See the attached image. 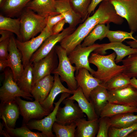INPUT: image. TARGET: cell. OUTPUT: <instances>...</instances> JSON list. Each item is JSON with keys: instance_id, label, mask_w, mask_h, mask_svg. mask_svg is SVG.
<instances>
[{"instance_id": "9c48e42d", "label": "cell", "mask_w": 137, "mask_h": 137, "mask_svg": "<svg viewBox=\"0 0 137 137\" xmlns=\"http://www.w3.org/2000/svg\"><path fill=\"white\" fill-rule=\"evenodd\" d=\"M58 59L54 47L45 57L33 63L32 85L44 77L53 74L57 68Z\"/></svg>"}, {"instance_id": "9a60e30c", "label": "cell", "mask_w": 137, "mask_h": 137, "mask_svg": "<svg viewBox=\"0 0 137 137\" xmlns=\"http://www.w3.org/2000/svg\"><path fill=\"white\" fill-rule=\"evenodd\" d=\"M8 60L10 67L13 75L14 79L16 82L19 80L24 70L22 54L18 48L15 39L13 34L11 35L8 45Z\"/></svg>"}, {"instance_id": "f5cc1de1", "label": "cell", "mask_w": 137, "mask_h": 137, "mask_svg": "<svg viewBox=\"0 0 137 137\" xmlns=\"http://www.w3.org/2000/svg\"></svg>"}, {"instance_id": "e0dca14e", "label": "cell", "mask_w": 137, "mask_h": 137, "mask_svg": "<svg viewBox=\"0 0 137 137\" xmlns=\"http://www.w3.org/2000/svg\"><path fill=\"white\" fill-rule=\"evenodd\" d=\"M108 49L112 50L115 53L116 58L115 61L116 63L122 62L126 56L137 53V48H133L122 43L117 42L100 44V47L95 49L94 52L104 55L107 53L106 51Z\"/></svg>"}, {"instance_id": "d590c367", "label": "cell", "mask_w": 137, "mask_h": 137, "mask_svg": "<svg viewBox=\"0 0 137 137\" xmlns=\"http://www.w3.org/2000/svg\"><path fill=\"white\" fill-rule=\"evenodd\" d=\"M70 5L81 18L83 23L89 17V8L92 0H70Z\"/></svg>"}, {"instance_id": "836d02e7", "label": "cell", "mask_w": 137, "mask_h": 137, "mask_svg": "<svg viewBox=\"0 0 137 137\" xmlns=\"http://www.w3.org/2000/svg\"><path fill=\"white\" fill-rule=\"evenodd\" d=\"M130 79L122 73L112 77L105 83V85L108 91L117 90L131 84Z\"/></svg>"}, {"instance_id": "8d00e7d4", "label": "cell", "mask_w": 137, "mask_h": 137, "mask_svg": "<svg viewBox=\"0 0 137 137\" xmlns=\"http://www.w3.org/2000/svg\"><path fill=\"white\" fill-rule=\"evenodd\" d=\"M122 62L125 68L123 73L130 78H137V53L129 55Z\"/></svg>"}, {"instance_id": "8fae6325", "label": "cell", "mask_w": 137, "mask_h": 137, "mask_svg": "<svg viewBox=\"0 0 137 137\" xmlns=\"http://www.w3.org/2000/svg\"><path fill=\"white\" fill-rule=\"evenodd\" d=\"M75 101L68 97L62 102L64 105L62 107H59L56 116V122L62 125H66L75 122L77 119L84 117V113Z\"/></svg>"}, {"instance_id": "681fc988", "label": "cell", "mask_w": 137, "mask_h": 137, "mask_svg": "<svg viewBox=\"0 0 137 137\" xmlns=\"http://www.w3.org/2000/svg\"><path fill=\"white\" fill-rule=\"evenodd\" d=\"M130 84L137 89V79L135 77H133L130 79Z\"/></svg>"}, {"instance_id": "6da1fadb", "label": "cell", "mask_w": 137, "mask_h": 137, "mask_svg": "<svg viewBox=\"0 0 137 137\" xmlns=\"http://www.w3.org/2000/svg\"><path fill=\"white\" fill-rule=\"evenodd\" d=\"M116 54L114 52L107 55L92 53L89 58V63L95 65L97 68L92 75L96 78L105 83L114 76L123 72L124 66L117 65L115 60Z\"/></svg>"}, {"instance_id": "f546056e", "label": "cell", "mask_w": 137, "mask_h": 137, "mask_svg": "<svg viewBox=\"0 0 137 137\" xmlns=\"http://www.w3.org/2000/svg\"><path fill=\"white\" fill-rule=\"evenodd\" d=\"M110 127L116 128H124L137 123V115L127 113L116 115L109 117Z\"/></svg>"}, {"instance_id": "484cf974", "label": "cell", "mask_w": 137, "mask_h": 137, "mask_svg": "<svg viewBox=\"0 0 137 137\" xmlns=\"http://www.w3.org/2000/svg\"><path fill=\"white\" fill-rule=\"evenodd\" d=\"M55 0H31L26 7L38 14L46 17L52 15L59 13L56 11Z\"/></svg>"}, {"instance_id": "cb8c5ba5", "label": "cell", "mask_w": 137, "mask_h": 137, "mask_svg": "<svg viewBox=\"0 0 137 137\" xmlns=\"http://www.w3.org/2000/svg\"><path fill=\"white\" fill-rule=\"evenodd\" d=\"M20 114L19 106L15 100L8 102H1L0 117H4L9 127L15 128L16 121Z\"/></svg>"}, {"instance_id": "83f0119b", "label": "cell", "mask_w": 137, "mask_h": 137, "mask_svg": "<svg viewBox=\"0 0 137 137\" xmlns=\"http://www.w3.org/2000/svg\"><path fill=\"white\" fill-rule=\"evenodd\" d=\"M3 121L4 129L9 137H47L44 133L31 131L25 124L20 127L11 128L8 127L3 116L0 117Z\"/></svg>"}, {"instance_id": "8992f818", "label": "cell", "mask_w": 137, "mask_h": 137, "mask_svg": "<svg viewBox=\"0 0 137 137\" xmlns=\"http://www.w3.org/2000/svg\"><path fill=\"white\" fill-rule=\"evenodd\" d=\"M71 94L64 92L61 93L58 101L54 102L55 106L52 111L43 119H33L29 121L26 125L30 129H35L40 131L45 134L47 137L55 136L53 133L52 126L56 121V116L60 105L65 98L69 97Z\"/></svg>"}, {"instance_id": "f6af8a7d", "label": "cell", "mask_w": 137, "mask_h": 137, "mask_svg": "<svg viewBox=\"0 0 137 137\" xmlns=\"http://www.w3.org/2000/svg\"><path fill=\"white\" fill-rule=\"evenodd\" d=\"M12 33L7 30L0 29V34L1 37L0 38V42L10 37L12 35Z\"/></svg>"}, {"instance_id": "ffe728a7", "label": "cell", "mask_w": 137, "mask_h": 137, "mask_svg": "<svg viewBox=\"0 0 137 137\" xmlns=\"http://www.w3.org/2000/svg\"><path fill=\"white\" fill-rule=\"evenodd\" d=\"M54 76L47 75L33 84L30 94L35 100L40 103L43 101L47 97L53 85Z\"/></svg>"}, {"instance_id": "e575fe53", "label": "cell", "mask_w": 137, "mask_h": 137, "mask_svg": "<svg viewBox=\"0 0 137 137\" xmlns=\"http://www.w3.org/2000/svg\"><path fill=\"white\" fill-rule=\"evenodd\" d=\"M76 126L75 122L62 125L55 122L52 126V131L56 137H75Z\"/></svg>"}, {"instance_id": "603a6c76", "label": "cell", "mask_w": 137, "mask_h": 137, "mask_svg": "<svg viewBox=\"0 0 137 137\" xmlns=\"http://www.w3.org/2000/svg\"><path fill=\"white\" fill-rule=\"evenodd\" d=\"M68 98L77 102L81 110L86 115L88 120L92 121L98 119L93 105L85 97L80 87H78L74 91L73 95Z\"/></svg>"}, {"instance_id": "277c9868", "label": "cell", "mask_w": 137, "mask_h": 137, "mask_svg": "<svg viewBox=\"0 0 137 137\" xmlns=\"http://www.w3.org/2000/svg\"><path fill=\"white\" fill-rule=\"evenodd\" d=\"M54 48L58 57L59 62L57 68L53 74H58L60 76V79L66 83L68 89L74 91L78 87L74 75L76 68L71 63L64 49L60 45H56Z\"/></svg>"}, {"instance_id": "4316f807", "label": "cell", "mask_w": 137, "mask_h": 137, "mask_svg": "<svg viewBox=\"0 0 137 137\" xmlns=\"http://www.w3.org/2000/svg\"><path fill=\"white\" fill-rule=\"evenodd\" d=\"M31 0H4L0 5L1 9L7 17L13 18L20 15Z\"/></svg>"}, {"instance_id": "ab89813d", "label": "cell", "mask_w": 137, "mask_h": 137, "mask_svg": "<svg viewBox=\"0 0 137 137\" xmlns=\"http://www.w3.org/2000/svg\"><path fill=\"white\" fill-rule=\"evenodd\" d=\"M99 126L97 137H108V132L110 125L109 117H100L98 118Z\"/></svg>"}, {"instance_id": "52a82bcc", "label": "cell", "mask_w": 137, "mask_h": 137, "mask_svg": "<svg viewBox=\"0 0 137 137\" xmlns=\"http://www.w3.org/2000/svg\"><path fill=\"white\" fill-rule=\"evenodd\" d=\"M52 35V31L45 27L38 36L26 41H22L15 39L17 47L22 55L24 68L29 63L33 54L40 47L44 41Z\"/></svg>"}, {"instance_id": "4fadbf2b", "label": "cell", "mask_w": 137, "mask_h": 137, "mask_svg": "<svg viewBox=\"0 0 137 137\" xmlns=\"http://www.w3.org/2000/svg\"><path fill=\"white\" fill-rule=\"evenodd\" d=\"M75 28L70 26L64 29L60 33L52 35L43 42L40 47L31 56L30 62H36L46 56L58 42H60L67 35L73 32Z\"/></svg>"}, {"instance_id": "44dd1931", "label": "cell", "mask_w": 137, "mask_h": 137, "mask_svg": "<svg viewBox=\"0 0 137 137\" xmlns=\"http://www.w3.org/2000/svg\"><path fill=\"white\" fill-rule=\"evenodd\" d=\"M53 85L47 97L42 102L40 103L42 107L47 112L50 113L54 108V101L59 94L66 92L73 94L74 91L65 88L62 83L59 75L54 74Z\"/></svg>"}, {"instance_id": "5bb4252c", "label": "cell", "mask_w": 137, "mask_h": 137, "mask_svg": "<svg viewBox=\"0 0 137 137\" xmlns=\"http://www.w3.org/2000/svg\"><path fill=\"white\" fill-rule=\"evenodd\" d=\"M108 92L109 102L137 108V89L131 85Z\"/></svg>"}, {"instance_id": "ba28073f", "label": "cell", "mask_w": 137, "mask_h": 137, "mask_svg": "<svg viewBox=\"0 0 137 137\" xmlns=\"http://www.w3.org/2000/svg\"><path fill=\"white\" fill-rule=\"evenodd\" d=\"M117 13L127 21L131 31H137V0H109Z\"/></svg>"}, {"instance_id": "7a4b0ae2", "label": "cell", "mask_w": 137, "mask_h": 137, "mask_svg": "<svg viewBox=\"0 0 137 137\" xmlns=\"http://www.w3.org/2000/svg\"><path fill=\"white\" fill-rule=\"evenodd\" d=\"M20 15L23 42L28 41L40 33L46 26L48 17L40 15L26 7Z\"/></svg>"}, {"instance_id": "7dc6e473", "label": "cell", "mask_w": 137, "mask_h": 137, "mask_svg": "<svg viewBox=\"0 0 137 137\" xmlns=\"http://www.w3.org/2000/svg\"><path fill=\"white\" fill-rule=\"evenodd\" d=\"M4 126L3 123H0V134L1 135L5 137H9L4 129Z\"/></svg>"}, {"instance_id": "2e32d148", "label": "cell", "mask_w": 137, "mask_h": 137, "mask_svg": "<svg viewBox=\"0 0 137 137\" xmlns=\"http://www.w3.org/2000/svg\"><path fill=\"white\" fill-rule=\"evenodd\" d=\"M92 30L81 24L73 32L60 42V45L66 50L68 55L77 46L81 44Z\"/></svg>"}, {"instance_id": "bcb514c9", "label": "cell", "mask_w": 137, "mask_h": 137, "mask_svg": "<svg viewBox=\"0 0 137 137\" xmlns=\"http://www.w3.org/2000/svg\"><path fill=\"white\" fill-rule=\"evenodd\" d=\"M7 67H10V64L8 59H0V70L4 71Z\"/></svg>"}, {"instance_id": "1f68e13d", "label": "cell", "mask_w": 137, "mask_h": 137, "mask_svg": "<svg viewBox=\"0 0 137 137\" xmlns=\"http://www.w3.org/2000/svg\"><path fill=\"white\" fill-rule=\"evenodd\" d=\"M21 27L19 18L13 19L0 14V29L7 30L14 33L17 36L18 39L23 41Z\"/></svg>"}, {"instance_id": "60d3db41", "label": "cell", "mask_w": 137, "mask_h": 137, "mask_svg": "<svg viewBox=\"0 0 137 137\" xmlns=\"http://www.w3.org/2000/svg\"><path fill=\"white\" fill-rule=\"evenodd\" d=\"M64 19L63 16L61 14L58 13L49 16L46 27L49 30L52 31L53 26L57 22Z\"/></svg>"}, {"instance_id": "f907efd6", "label": "cell", "mask_w": 137, "mask_h": 137, "mask_svg": "<svg viewBox=\"0 0 137 137\" xmlns=\"http://www.w3.org/2000/svg\"><path fill=\"white\" fill-rule=\"evenodd\" d=\"M127 137H137V130L130 134Z\"/></svg>"}, {"instance_id": "74e56055", "label": "cell", "mask_w": 137, "mask_h": 137, "mask_svg": "<svg viewBox=\"0 0 137 137\" xmlns=\"http://www.w3.org/2000/svg\"><path fill=\"white\" fill-rule=\"evenodd\" d=\"M134 32L131 31L130 32L121 31H112L109 30L106 37L110 42L122 43L126 39H131L135 40L136 39L134 37L133 34Z\"/></svg>"}, {"instance_id": "4dcf8cb0", "label": "cell", "mask_w": 137, "mask_h": 137, "mask_svg": "<svg viewBox=\"0 0 137 137\" xmlns=\"http://www.w3.org/2000/svg\"><path fill=\"white\" fill-rule=\"evenodd\" d=\"M127 113H137V108L108 102L102 109L99 117H110Z\"/></svg>"}, {"instance_id": "f35d334b", "label": "cell", "mask_w": 137, "mask_h": 137, "mask_svg": "<svg viewBox=\"0 0 137 137\" xmlns=\"http://www.w3.org/2000/svg\"><path fill=\"white\" fill-rule=\"evenodd\" d=\"M137 130V123L128 127L120 128L110 127L108 132L109 137H127Z\"/></svg>"}, {"instance_id": "c3c4849f", "label": "cell", "mask_w": 137, "mask_h": 137, "mask_svg": "<svg viewBox=\"0 0 137 137\" xmlns=\"http://www.w3.org/2000/svg\"><path fill=\"white\" fill-rule=\"evenodd\" d=\"M126 42L131 47L137 48V39L132 41H126Z\"/></svg>"}, {"instance_id": "7402d4cb", "label": "cell", "mask_w": 137, "mask_h": 137, "mask_svg": "<svg viewBox=\"0 0 137 137\" xmlns=\"http://www.w3.org/2000/svg\"><path fill=\"white\" fill-rule=\"evenodd\" d=\"M105 83L102 82L91 92L89 101L93 105L98 116L99 117L102 109L108 102V91Z\"/></svg>"}, {"instance_id": "30bf717a", "label": "cell", "mask_w": 137, "mask_h": 137, "mask_svg": "<svg viewBox=\"0 0 137 137\" xmlns=\"http://www.w3.org/2000/svg\"><path fill=\"white\" fill-rule=\"evenodd\" d=\"M15 100L20 109V115L23 117L22 124H26L33 119H41L50 113L45 110L39 101H28L17 97Z\"/></svg>"}, {"instance_id": "db71d44e", "label": "cell", "mask_w": 137, "mask_h": 137, "mask_svg": "<svg viewBox=\"0 0 137 137\" xmlns=\"http://www.w3.org/2000/svg\"></svg>"}, {"instance_id": "7bdbcfd3", "label": "cell", "mask_w": 137, "mask_h": 137, "mask_svg": "<svg viewBox=\"0 0 137 137\" xmlns=\"http://www.w3.org/2000/svg\"><path fill=\"white\" fill-rule=\"evenodd\" d=\"M66 23L65 20L63 19L60 21L53 27L52 32L53 35L58 34L64 29L63 27Z\"/></svg>"}, {"instance_id": "5b68a950", "label": "cell", "mask_w": 137, "mask_h": 137, "mask_svg": "<svg viewBox=\"0 0 137 137\" xmlns=\"http://www.w3.org/2000/svg\"><path fill=\"white\" fill-rule=\"evenodd\" d=\"M5 78L2 86L0 88L1 102H7L15 100L17 97L33 100V97L30 94L22 91L14 80L13 74L11 69L6 68L4 71Z\"/></svg>"}, {"instance_id": "7c38bea8", "label": "cell", "mask_w": 137, "mask_h": 137, "mask_svg": "<svg viewBox=\"0 0 137 137\" xmlns=\"http://www.w3.org/2000/svg\"><path fill=\"white\" fill-rule=\"evenodd\" d=\"M99 47L100 44L98 43H95L92 45L86 47H83L80 44L67 55L71 63L75 64L76 74L81 68L87 69L92 75L93 74L95 71L89 65V56L92 52Z\"/></svg>"}, {"instance_id": "d6986e66", "label": "cell", "mask_w": 137, "mask_h": 137, "mask_svg": "<svg viewBox=\"0 0 137 137\" xmlns=\"http://www.w3.org/2000/svg\"><path fill=\"white\" fill-rule=\"evenodd\" d=\"M70 0H56L55 7L56 12L63 16L66 23L69 26L75 28L79 24L83 22L80 17L71 7Z\"/></svg>"}, {"instance_id": "f1b7e54d", "label": "cell", "mask_w": 137, "mask_h": 137, "mask_svg": "<svg viewBox=\"0 0 137 137\" xmlns=\"http://www.w3.org/2000/svg\"><path fill=\"white\" fill-rule=\"evenodd\" d=\"M110 26L105 24H100L96 25L85 38L81 44L83 47L92 45L97 40H101L106 37L109 30Z\"/></svg>"}, {"instance_id": "3957f363", "label": "cell", "mask_w": 137, "mask_h": 137, "mask_svg": "<svg viewBox=\"0 0 137 137\" xmlns=\"http://www.w3.org/2000/svg\"><path fill=\"white\" fill-rule=\"evenodd\" d=\"M124 21V19L117 13L109 0H104L101 2L93 14L89 17L82 24L87 28L92 30L98 24L109 25L112 23L120 25Z\"/></svg>"}, {"instance_id": "b9f144b4", "label": "cell", "mask_w": 137, "mask_h": 137, "mask_svg": "<svg viewBox=\"0 0 137 137\" xmlns=\"http://www.w3.org/2000/svg\"><path fill=\"white\" fill-rule=\"evenodd\" d=\"M10 37L0 42V59L8 58V46Z\"/></svg>"}, {"instance_id": "816d5d0a", "label": "cell", "mask_w": 137, "mask_h": 137, "mask_svg": "<svg viewBox=\"0 0 137 137\" xmlns=\"http://www.w3.org/2000/svg\"><path fill=\"white\" fill-rule=\"evenodd\" d=\"M4 0H0V5L3 3Z\"/></svg>"}, {"instance_id": "d6a6232c", "label": "cell", "mask_w": 137, "mask_h": 137, "mask_svg": "<svg viewBox=\"0 0 137 137\" xmlns=\"http://www.w3.org/2000/svg\"><path fill=\"white\" fill-rule=\"evenodd\" d=\"M33 79V64L31 62L24 68L19 80L16 82L20 89L24 92L30 94Z\"/></svg>"}, {"instance_id": "ac0fdd59", "label": "cell", "mask_w": 137, "mask_h": 137, "mask_svg": "<svg viewBox=\"0 0 137 137\" xmlns=\"http://www.w3.org/2000/svg\"><path fill=\"white\" fill-rule=\"evenodd\" d=\"M85 68H81L79 70L75 76L78 87L81 88L84 96L89 100L91 91L103 82L93 76Z\"/></svg>"}, {"instance_id": "ee69618b", "label": "cell", "mask_w": 137, "mask_h": 137, "mask_svg": "<svg viewBox=\"0 0 137 137\" xmlns=\"http://www.w3.org/2000/svg\"><path fill=\"white\" fill-rule=\"evenodd\" d=\"M104 0H92L89 8L88 12L90 14L94 12L97 5L101 2Z\"/></svg>"}, {"instance_id": "d4e9b609", "label": "cell", "mask_w": 137, "mask_h": 137, "mask_svg": "<svg viewBox=\"0 0 137 137\" xmlns=\"http://www.w3.org/2000/svg\"><path fill=\"white\" fill-rule=\"evenodd\" d=\"M75 122L76 126L75 137H95L97 134L99 126L98 119L90 121L83 117Z\"/></svg>"}]
</instances>
